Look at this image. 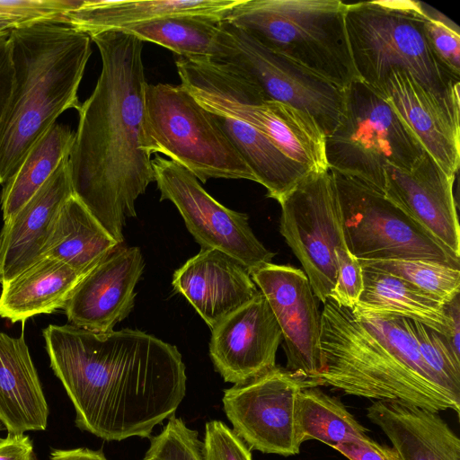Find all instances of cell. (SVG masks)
Here are the masks:
<instances>
[{"instance_id": "obj_1", "label": "cell", "mask_w": 460, "mask_h": 460, "mask_svg": "<svg viewBox=\"0 0 460 460\" xmlns=\"http://www.w3.org/2000/svg\"><path fill=\"white\" fill-rule=\"evenodd\" d=\"M50 367L75 425L107 441L149 438L186 394L178 349L139 330L96 332L73 324L43 330Z\"/></svg>"}, {"instance_id": "obj_2", "label": "cell", "mask_w": 460, "mask_h": 460, "mask_svg": "<svg viewBox=\"0 0 460 460\" xmlns=\"http://www.w3.org/2000/svg\"><path fill=\"white\" fill-rule=\"evenodd\" d=\"M102 69L92 94L81 103L69 155L74 195L109 234L123 243L127 217L155 181L143 149L145 89L143 41L121 31L91 36Z\"/></svg>"}, {"instance_id": "obj_3", "label": "cell", "mask_w": 460, "mask_h": 460, "mask_svg": "<svg viewBox=\"0 0 460 460\" xmlns=\"http://www.w3.org/2000/svg\"><path fill=\"white\" fill-rule=\"evenodd\" d=\"M320 344L323 366L310 381L313 387L459 414L460 395L422 358L409 318L358 312L328 298Z\"/></svg>"}, {"instance_id": "obj_4", "label": "cell", "mask_w": 460, "mask_h": 460, "mask_svg": "<svg viewBox=\"0 0 460 460\" xmlns=\"http://www.w3.org/2000/svg\"><path fill=\"white\" fill-rule=\"evenodd\" d=\"M13 83L0 121V184L61 113L81 107L78 89L92 54V39L62 19L10 32Z\"/></svg>"}, {"instance_id": "obj_5", "label": "cell", "mask_w": 460, "mask_h": 460, "mask_svg": "<svg viewBox=\"0 0 460 460\" xmlns=\"http://www.w3.org/2000/svg\"><path fill=\"white\" fill-rule=\"evenodd\" d=\"M340 0H240L223 21L332 83L358 81Z\"/></svg>"}, {"instance_id": "obj_6", "label": "cell", "mask_w": 460, "mask_h": 460, "mask_svg": "<svg viewBox=\"0 0 460 460\" xmlns=\"http://www.w3.org/2000/svg\"><path fill=\"white\" fill-rule=\"evenodd\" d=\"M346 32L359 81L377 87L394 70L407 72L431 92L459 93V78L439 61L416 1L347 4Z\"/></svg>"}, {"instance_id": "obj_7", "label": "cell", "mask_w": 460, "mask_h": 460, "mask_svg": "<svg viewBox=\"0 0 460 460\" xmlns=\"http://www.w3.org/2000/svg\"><path fill=\"white\" fill-rule=\"evenodd\" d=\"M143 149L162 154L205 183L208 179H256L215 115L181 84H147Z\"/></svg>"}, {"instance_id": "obj_8", "label": "cell", "mask_w": 460, "mask_h": 460, "mask_svg": "<svg viewBox=\"0 0 460 460\" xmlns=\"http://www.w3.org/2000/svg\"><path fill=\"white\" fill-rule=\"evenodd\" d=\"M425 150L385 96L359 80L345 87L343 111L325 137L328 169L384 194L385 169H410Z\"/></svg>"}, {"instance_id": "obj_9", "label": "cell", "mask_w": 460, "mask_h": 460, "mask_svg": "<svg viewBox=\"0 0 460 460\" xmlns=\"http://www.w3.org/2000/svg\"><path fill=\"white\" fill-rule=\"evenodd\" d=\"M210 59L245 76L268 100L289 105L311 116L325 137L339 123L344 107L345 88L266 48L226 21L219 22Z\"/></svg>"}, {"instance_id": "obj_10", "label": "cell", "mask_w": 460, "mask_h": 460, "mask_svg": "<svg viewBox=\"0 0 460 460\" xmlns=\"http://www.w3.org/2000/svg\"><path fill=\"white\" fill-rule=\"evenodd\" d=\"M332 172L345 245L358 261L422 259L460 268V258L383 193L359 181Z\"/></svg>"}, {"instance_id": "obj_11", "label": "cell", "mask_w": 460, "mask_h": 460, "mask_svg": "<svg viewBox=\"0 0 460 460\" xmlns=\"http://www.w3.org/2000/svg\"><path fill=\"white\" fill-rule=\"evenodd\" d=\"M279 232L322 303L337 279L336 251L345 247L338 192L330 170L305 177L283 199Z\"/></svg>"}, {"instance_id": "obj_12", "label": "cell", "mask_w": 460, "mask_h": 460, "mask_svg": "<svg viewBox=\"0 0 460 460\" xmlns=\"http://www.w3.org/2000/svg\"><path fill=\"white\" fill-rule=\"evenodd\" d=\"M152 167L160 199L175 205L202 249L226 253L249 273L271 263L274 253L255 236L246 214L217 202L192 173L170 159L156 155L152 159Z\"/></svg>"}, {"instance_id": "obj_13", "label": "cell", "mask_w": 460, "mask_h": 460, "mask_svg": "<svg viewBox=\"0 0 460 460\" xmlns=\"http://www.w3.org/2000/svg\"><path fill=\"white\" fill-rule=\"evenodd\" d=\"M308 387H313L308 380L276 366L225 390L224 411L249 449L294 456L302 445L296 429L297 396Z\"/></svg>"}, {"instance_id": "obj_14", "label": "cell", "mask_w": 460, "mask_h": 460, "mask_svg": "<svg viewBox=\"0 0 460 460\" xmlns=\"http://www.w3.org/2000/svg\"><path fill=\"white\" fill-rule=\"evenodd\" d=\"M250 275L280 327L286 368L310 382L323 366L322 313L305 273L290 265L271 262Z\"/></svg>"}, {"instance_id": "obj_15", "label": "cell", "mask_w": 460, "mask_h": 460, "mask_svg": "<svg viewBox=\"0 0 460 460\" xmlns=\"http://www.w3.org/2000/svg\"><path fill=\"white\" fill-rule=\"evenodd\" d=\"M280 327L259 290L211 329L209 355L226 382L244 384L276 367Z\"/></svg>"}, {"instance_id": "obj_16", "label": "cell", "mask_w": 460, "mask_h": 460, "mask_svg": "<svg viewBox=\"0 0 460 460\" xmlns=\"http://www.w3.org/2000/svg\"><path fill=\"white\" fill-rule=\"evenodd\" d=\"M376 88L412 132L425 152L448 175L460 164L459 93L438 95L411 74L392 71Z\"/></svg>"}, {"instance_id": "obj_17", "label": "cell", "mask_w": 460, "mask_h": 460, "mask_svg": "<svg viewBox=\"0 0 460 460\" xmlns=\"http://www.w3.org/2000/svg\"><path fill=\"white\" fill-rule=\"evenodd\" d=\"M144 266L139 248H114L73 289L63 307L69 323L96 332L113 330L134 307Z\"/></svg>"}, {"instance_id": "obj_18", "label": "cell", "mask_w": 460, "mask_h": 460, "mask_svg": "<svg viewBox=\"0 0 460 460\" xmlns=\"http://www.w3.org/2000/svg\"><path fill=\"white\" fill-rule=\"evenodd\" d=\"M455 178L425 153L410 169H385L384 195L460 258Z\"/></svg>"}, {"instance_id": "obj_19", "label": "cell", "mask_w": 460, "mask_h": 460, "mask_svg": "<svg viewBox=\"0 0 460 460\" xmlns=\"http://www.w3.org/2000/svg\"><path fill=\"white\" fill-rule=\"evenodd\" d=\"M73 195L69 157H66L17 213L4 221L0 233L2 285L41 257L60 209Z\"/></svg>"}, {"instance_id": "obj_20", "label": "cell", "mask_w": 460, "mask_h": 460, "mask_svg": "<svg viewBox=\"0 0 460 460\" xmlns=\"http://www.w3.org/2000/svg\"><path fill=\"white\" fill-rule=\"evenodd\" d=\"M172 284L211 329L259 292L248 270L216 249H201L189 259Z\"/></svg>"}, {"instance_id": "obj_21", "label": "cell", "mask_w": 460, "mask_h": 460, "mask_svg": "<svg viewBox=\"0 0 460 460\" xmlns=\"http://www.w3.org/2000/svg\"><path fill=\"white\" fill-rule=\"evenodd\" d=\"M367 417L401 460H460V439L438 412L399 401H374Z\"/></svg>"}, {"instance_id": "obj_22", "label": "cell", "mask_w": 460, "mask_h": 460, "mask_svg": "<svg viewBox=\"0 0 460 460\" xmlns=\"http://www.w3.org/2000/svg\"><path fill=\"white\" fill-rule=\"evenodd\" d=\"M49 410L23 335L0 332V420L8 433L45 430Z\"/></svg>"}, {"instance_id": "obj_23", "label": "cell", "mask_w": 460, "mask_h": 460, "mask_svg": "<svg viewBox=\"0 0 460 460\" xmlns=\"http://www.w3.org/2000/svg\"><path fill=\"white\" fill-rule=\"evenodd\" d=\"M240 0H85L64 21L90 37L172 16H199L223 21Z\"/></svg>"}, {"instance_id": "obj_24", "label": "cell", "mask_w": 460, "mask_h": 460, "mask_svg": "<svg viewBox=\"0 0 460 460\" xmlns=\"http://www.w3.org/2000/svg\"><path fill=\"white\" fill-rule=\"evenodd\" d=\"M84 275L58 260L43 256L2 285L0 316L12 323L25 322L34 315L63 309Z\"/></svg>"}, {"instance_id": "obj_25", "label": "cell", "mask_w": 460, "mask_h": 460, "mask_svg": "<svg viewBox=\"0 0 460 460\" xmlns=\"http://www.w3.org/2000/svg\"><path fill=\"white\" fill-rule=\"evenodd\" d=\"M119 244L73 195L60 209L41 257L54 258L86 274Z\"/></svg>"}, {"instance_id": "obj_26", "label": "cell", "mask_w": 460, "mask_h": 460, "mask_svg": "<svg viewBox=\"0 0 460 460\" xmlns=\"http://www.w3.org/2000/svg\"><path fill=\"white\" fill-rule=\"evenodd\" d=\"M215 115L217 123L252 172L267 196L280 202L310 172L284 155L262 133L234 118Z\"/></svg>"}, {"instance_id": "obj_27", "label": "cell", "mask_w": 460, "mask_h": 460, "mask_svg": "<svg viewBox=\"0 0 460 460\" xmlns=\"http://www.w3.org/2000/svg\"><path fill=\"white\" fill-rule=\"evenodd\" d=\"M362 270L364 288L352 310L406 317L446 336L443 304L389 273L367 267H362Z\"/></svg>"}, {"instance_id": "obj_28", "label": "cell", "mask_w": 460, "mask_h": 460, "mask_svg": "<svg viewBox=\"0 0 460 460\" xmlns=\"http://www.w3.org/2000/svg\"><path fill=\"white\" fill-rule=\"evenodd\" d=\"M75 134L68 126L55 123L31 146L14 173L4 184L1 195L4 221L14 216L60 163L69 157Z\"/></svg>"}, {"instance_id": "obj_29", "label": "cell", "mask_w": 460, "mask_h": 460, "mask_svg": "<svg viewBox=\"0 0 460 460\" xmlns=\"http://www.w3.org/2000/svg\"><path fill=\"white\" fill-rule=\"evenodd\" d=\"M300 443L315 439L332 447L367 436V429L343 403L317 387L303 389L296 402Z\"/></svg>"}, {"instance_id": "obj_30", "label": "cell", "mask_w": 460, "mask_h": 460, "mask_svg": "<svg viewBox=\"0 0 460 460\" xmlns=\"http://www.w3.org/2000/svg\"><path fill=\"white\" fill-rule=\"evenodd\" d=\"M219 21L199 16H172L121 30L140 40L155 43L185 58H211Z\"/></svg>"}, {"instance_id": "obj_31", "label": "cell", "mask_w": 460, "mask_h": 460, "mask_svg": "<svg viewBox=\"0 0 460 460\" xmlns=\"http://www.w3.org/2000/svg\"><path fill=\"white\" fill-rule=\"evenodd\" d=\"M367 267L395 276L446 305L459 295L460 268L422 259L359 261Z\"/></svg>"}, {"instance_id": "obj_32", "label": "cell", "mask_w": 460, "mask_h": 460, "mask_svg": "<svg viewBox=\"0 0 460 460\" xmlns=\"http://www.w3.org/2000/svg\"><path fill=\"white\" fill-rule=\"evenodd\" d=\"M410 321L426 364L449 390L460 395V359L454 354L446 337L425 324Z\"/></svg>"}, {"instance_id": "obj_33", "label": "cell", "mask_w": 460, "mask_h": 460, "mask_svg": "<svg viewBox=\"0 0 460 460\" xmlns=\"http://www.w3.org/2000/svg\"><path fill=\"white\" fill-rule=\"evenodd\" d=\"M202 447L198 432L173 415L161 433L150 438L144 460H204Z\"/></svg>"}, {"instance_id": "obj_34", "label": "cell", "mask_w": 460, "mask_h": 460, "mask_svg": "<svg viewBox=\"0 0 460 460\" xmlns=\"http://www.w3.org/2000/svg\"><path fill=\"white\" fill-rule=\"evenodd\" d=\"M425 14V30L430 46L443 66L460 78L459 28L438 11L420 2Z\"/></svg>"}, {"instance_id": "obj_35", "label": "cell", "mask_w": 460, "mask_h": 460, "mask_svg": "<svg viewBox=\"0 0 460 460\" xmlns=\"http://www.w3.org/2000/svg\"><path fill=\"white\" fill-rule=\"evenodd\" d=\"M85 0H0V15L14 21L18 27L40 22L64 19L80 8Z\"/></svg>"}, {"instance_id": "obj_36", "label": "cell", "mask_w": 460, "mask_h": 460, "mask_svg": "<svg viewBox=\"0 0 460 460\" xmlns=\"http://www.w3.org/2000/svg\"><path fill=\"white\" fill-rule=\"evenodd\" d=\"M202 449L204 460H252L249 447L221 420L206 423Z\"/></svg>"}, {"instance_id": "obj_37", "label": "cell", "mask_w": 460, "mask_h": 460, "mask_svg": "<svg viewBox=\"0 0 460 460\" xmlns=\"http://www.w3.org/2000/svg\"><path fill=\"white\" fill-rule=\"evenodd\" d=\"M336 256L337 279L328 298L339 306L352 309L358 304L364 288L362 267L346 246L337 250Z\"/></svg>"}, {"instance_id": "obj_38", "label": "cell", "mask_w": 460, "mask_h": 460, "mask_svg": "<svg viewBox=\"0 0 460 460\" xmlns=\"http://www.w3.org/2000/svg\"><path fill=\"white\" fill-rule=\"evenodd\" d=\"M349 460H401L394 447L380 445L367 436L334 447Z\"/></svg>"}, {"instance_id": "obj_39", "label": "cell", "mask_w": 460, "mask_h": 460, "mask_svg": "<svg viewBox=\"0 0 460 460\" xmlns=\"http://www.w3.org/2000/svg\"><path fill=\"white\" fill-rule=\"evenodd\" d=\"M10 32L0 34V121L11 95L13 83Z\"/></svg>"}, {"instance_id": "obj_40", "label": "cell", "mask_w": 460, "mask_h": 460, "mask_svg": "<svg viewBox=\"0 0 460 460\" xmlns=\"http://www.w3.org/2000/svg\"><path fill=\"white\" fill-rule=\"evenodd\" d=\"M0 460H36L31 439L24 433L0 438Z\"/></svg>"}, {"instance_id": "obj_41", "label": "cell", "mask_w": 460, "mask_h": 460, "mask_svg": "<svg viewBox=\"0 0 460 460\" xmlns=\"http://www.w3.org/2000/svg\"><path fill=\"white\" fill-rule=\"evenodd\" d=\"M447 326L446 339L447 340L454 354L460 359L459 336H460V305L459 295L449 303L444 305Z\"/></svg>"}, {"instance_id": "obj_42", "label": "cell", "mask_w": 460, "mask_h": 460, "mask_svg": "<svg viewBox=\"0 0 460 460\" xmlns=\"http://www.w3.org/2000/svg\"><path fill=\"white\" fill-rule=\"evenodd\" d=\"M49 460H108L100 450L86 447L51 449Z\"/></svg>"}, {"instance_id": "obj_43", "label": "cell", "mask_w": 460, "mask_h": 460, "mask_svg": "<svg viewBox=\"0 0 460 460\" xmlns=\"http://www.w3.org/2000/svg\"><path fill=\"white\" fill-rule=\"evenodd\" d=\"M16 27H18V25L14 21L0 15V34L12 31Z\"/></svg>"}, {"instance_id": "obj_44", "label": "cell", "mask_w": 460, "mask_h": 460, "mask_svg": "<svg viewBox=\"0 0 460 460\" xmlns=\"http://www.w3.org/2000/svg\"><path fill=\"white\" fill-rule=\"evenodd\" d=\"M2 426H3V424H2V422L0 420V430L2 429Z\"/></svg>"}]
</instances>
